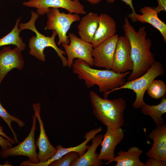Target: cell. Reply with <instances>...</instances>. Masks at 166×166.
Instances as JSON below:
<instances>
[{"mask_svg":"<svg viewBox=\"0 0 166 166\" xmlns=\"http://www.w3.org/2000/svg\"><path fill=\"white\" fill-rule=\"evenodd\" d=\"M0 135L2 136L5 138L9 140L13 144H15V141L14 139L8 136L4 132L3 127L0 125Z\"/></svg>","mask_w":166,"mask_h":166,"instance_id":"cell-31","label":"cell"},{"mask_svg":"<svg viewBox=\"0 0 166 166\" xmlns=\"http://www.w3.org/2000/svg\"><path fill=\"white\" fill-rule=\"evenodd\" d=\"M46 14V28L56 32L59 38L57 45L69 44L70 40L67 36V32L73 23L81 20L80 16L76 14L61 13L58 8H50Z\"/></svg>","mask_w":166,"mask_h":166,"instance_id":"cell-6","label":"cell"},{"mask_svg":"<svg viewBox=\"0 0 166 166\" xmlns=\"http://www.w3.org/2000/svg\"><path fill=\"white\" fill-rule=\"evenodd\" d=\"M145 164V166H165L166 162L160 160L155 158L149 157Z\"/></svg>","mask_w":166,"mask_h":166,"instance_id":"cell-28","label":"cell"},{"mask_svg":"<svg viewBox=\"0 0 166 166\" xmlns=\"http://www.w3.org/2000/svg\"><path fill=\"white\" fill-rule=\"evenodd\" d=\"M142 14L136 13V21L147 23L152 25L158 30L162 35L164 42H166V24L158 17L157 11L155 8L145 6L140 10Z\"/></svg>","mask_w":166,"mask_h":166,"instance_id":"cell-20","label":"cell"},{"mask_svg":"<svg viewBox=\"0 0 166 166\" xmlns=\"http://www.w3.org/2000/svg\"><path fill=\"white\" fill-rule=\"evenodd\" d=\"M164 69L160 62L155 61L147 71L139 77L132 81L125 82L122 86L104 93V98H107L112 92L123 89L132 90L136 94V98L132 103L135 109L141 108L145 103L144 100V93L152 81L156 77L162 76Z\"/></svg>","mask_w":166,"mask_h":166,"instance_id":"cell-5","label":"cell"},{"mask_svg":"<svg viewBox=\"0 0 166 166\" xmlns=\"http://www.w3.org/2000/svg\"><path fill=\"white\" fill-rule=\"evenodd\" d=\"M21 51L17 47L12 49L9 47H4L0 50V85L7 73L16 68L21 70L24 62Z\"/></svg>","mask_w":166,"mask_h":166,"instance_id":"cell-14","label":"cell"},{"mask_svg":"<svg viewBox=\"0 0 166 166\" xmlns=\"http://www.w3.org/2000/svg\"><path fill=\"white\" fill-rule=\"evenodd\" d=\"M69 44L61 43V46L65 50L67 56V66L72 67L75 58L83 60L91 67L94 66V61L92 56L93 47L91 43L85 41L77 36L74 33H69Z\"/></svg>","mask_w":166,"mask_h":166,"instance_id":"cell-7","label":"cell"},{"mask_svg":"<svg viewBox=\"0 0 166 166\" xmlns=\"http://www.w3.org/2000/svg\"><path fill=\"white\" fill-rule=\"evenodd\" d=\"M103 137L102 134L96 135L92 140V144L87 151L78 159L73 162L70 166H101L103 165L102 160H99V154L96 153L98 146L100 145Z\"/></svg>","mask_w":166,"mask_h":166,"instance_id":"cell-18","label":"cell"},{"mask_svg":"<svg viewBox=\"0 0 166 166\" xmlns=\"http://www.w3.org/2000/svg\"><path fill=\"white\" fill-rule=\"evenodd\" d=\"M116 32V24L113 18L106 14H101L98 26L91 43L94 47L114 36Z\"/></svg>","mask_w":166,"mask_h":166,"instance_id":"cell-17","label":"cell"},{"mask_svg":"<svg viewBox=\"0 0 166 166\" xmlns=\"http://www.w3.org/2000/svg\"><path fill=\"white\" fill-rule=\"evenodd\" d=\"M92 4H97L99 3L101 0H85Z\"/></svg>","mask_w":166,"mask_h":166,"instance_id":"cell-32","label":"cell"},{"mask_svg":"<svg viewBox=\"0 0 166 166\" xmlns=\"http://www.w3.org/2000/svg\"><path fill=\"white\" fill-rule=\"evenodd\" d=\"M77 27L80 38L91 43L99 24V15L90 12L83 17Z\"/></svg>","mask_w":166,"mask_h":166,"instance_id":"cell-19","label":"cell"},{"mask_svg":"<svg viewBox=\"0 0 166 166\" xmlns=\"http://www.w3.org/2000/svg\"><path fill=\"white\" fill-rule=\"evenodd\" d=\"M123 27L125 36L130 42L131 56L133 63L132 72L127 78V81H130L145 73L156 60L150 49L152 45L151 41L146 37L145 27H140L136 31L128 19L125 17Z\"/></svg>","mask_w":166,"mask_h":166,"instance_id":"cell-1","label":"cell"},{"mask_svg":"<svg viewBox=\"0 0 166 166\" xmlns=\"http://www.w3.org/2000/svg\"><path fill=\"white\" fill-rule=\"evenodd\" d=\"M12 165L9 163L8 161L5 162L4 164H0V166H12Z\"/></svg>","mask_w":166,"mask_h":166,"instance_id":"cell-33","label":"cell"},{"mask_svg":"<svg viewBox=\"0 0 166 166\" xmlns=\"http://www.w3.org/2000/svg\"><path fill=\"white\" fill-rule=\"evenodd\" d=\"M119 37L116 34L93 47L92 56L94 66L107 69H112L113 56Z\"/></svg>","mask_w":166,"mask_h":166,"instance_id":"cell-10","label":"cell"},{"mask_svg":"<svg viewBox=\"0 0 166 166\" xmlns=\"http://www.w3.org/2000/svg\"><path fill=\"white\" fill-rule=\"evenodd\" d=\"M115 0H106L107 2L109 3H113ZM123 2H124L126 4L128 5L130 8L132 10V12L131 14H129L127 16L130 18L133 22H136L135 14L136 12L134 10V8L132 3V0H121Z\"/></svg>","mask_w":166,"mask_h":166,"instance_id":"cell-27","label":"cell"},{"mask_svg":"<svg viewBox=\"0 0 166 166\" xmlns=\"http://www.w3.org/2000/svg\"><path fill=\"white\" fill-rule=\"evenodd\" d=\"M89 94L93 113L97 119L106 126L117 128L124 125L126 105L124 99L120 97L110 100L102 98L93 91Z\"/></svg>","mask_w":166,"mask_h":166,"instance_id":"cell-3","label":"cell"},{"mask_svg":"<svg viewBox=\"0 0 166 166\" xmlns=\"http://www.w3.org/2000/svg\"><path fill=\"white\" fill-rule=\"evenodd\" d=\"M37 119L35 115L32 116V126L27 137L18 145L13 147L2 150L0 152V156L2 158L6 159L10 156H23L27 157L29 158L28 160L32 163L39 162L35 141Z\"/></svg>","mask_w":166,"mask_h":166,"instance_id":"cell-8","label":"cell"},{"mask_svg":"<svg viewBox=\"0 0 166 166\" xmlns=\"http://www.w3.org/2000/svg\"><path fill=\"white\" fill-rule=\"evenodd\" d=\"M23 5L36 8L37 13L41 15L47 14L51 8L64 9L70 14L86 13L84 6L78 0H30L24 2Z\"/></svg>","mask_w":166,"mask_h":166,"instance_id":"cell-9","label":"cell"},{"mask_svg":"<svg viewBox=\"0 0 166 166\" xmlns=\"http://www.w3.org/2000/svg\"><path fill=\"white\" fill-rule=\"evenodd\" d=\"M102 130L101 127H99L86 132L84 137L85 139V140L81 143L75 147L65 148H63L61 145H58L56 147L57 150V152L53 157L47 161L38 163L29 162L28 165L29 166H48L52 162L59 159L66 154L71 152H78L80 156L84 154L85 151L89 147L90 145H87V143Z\"/></svg>","mask_w":166,"mask_h":166,"instance_id":"cell-15","label":"cell"},{"mask_svg":"<svg viewBox=\"0 0 166 166\" xmlns=\"http://www.w3.org/2000/svg\"><path fill=\"white\" fill-rule=\"evenodd\" d=\"M106 132L103 135L100 145L101 148L98 159L107 161L105 164L110 163L115 156V148L123 140L124 133L121 128H114L107 126Z\"/></svg>","mask_w":166,"mask_h":166,"instance_id":"cell-12","label":"cell"},{"mask_svg":"<svg viewBox=\"0 0 166 166\" xmlns=\"http://www.w3.org/2000/svg\"><path fill=\"white\" fill-rule=\"evenodd\" d=\"M160 103L156 105H149L145 104L141 109V113L148 115L153 119L156 126L165 123L163 115L166 113V98L165 95L163 97Z\"/></svg>","mask_w":166,"mask_h":166,"instance_id":"cell-22","label":"cell"},{"mask_svg":"<svg viewBox=\"0 0 166 166\" xmlns=\"http://www.w3.org/2000/svg\"><path fill=\"white\" fill-rule=\"evenodd\" d=\"M79 157L78 152H71L66 154L59 159L52 162L48 166H69Z\"/></svg>","mask_w":166,"mask_h":166,"instance_id":"cell-26","label":"cell"},{"mask_svg":"<svg viewBox=\"0 0 166 166\" xmlns=\"http://www.w3.org/2000/svg\"><path fill=\"white\" fill-rule=\"evenodd\" d=\"M31 18L28 22L19 24V28L22 30L25 29L30 30L36 34V35L32 37L29 40L30 54L40 61H45V57L44 54V49L47 47H50L55 50L60 57L63 66H67V59L64 56L65 54V51L59 49L55 42V38L57 35L56 32L54 30H53L52 34L50 37L45 36L39 33L35 25V22L39 15L33 11H31Z\"/></svg>","mask_w":166,"mask_h":166,"instance_id":"cell-4","label":"cell"},{"mask_svg":"<svg viewBox=\"0 0 166 166\" xmlns=\"http://www.w3.org/2000/svg\"><path fill=\"white\" fill-rule=\"evenodd\" d=\"M40 104L34 103L32 105L34 115L39 122L40 134L35 144L39 150L38 153L39 162H44L53 157L57 152L56 147H53L49 141L44 129V124L41 115Z\"/></svg>","mask_w":166,"mask_h":166,"instance_id":"cell-13","label":"cell"},{"mask_svg":"<svg viewBox=\"0 0 166 166\" xmlns=\"http://www.w3.org/2000/svg\"><path fill=\"white\" fill-rule=\"evenodd\" d=\"M158 2V5L155 9L158 13L161 11L166 12V0H157Z\"/></svg>","mask_w":166,"mask_h":166,"instance_id":"cell-30","label":"cell"},{"mask_svg":"<svg viewBox=\"0 0 166 166\" xmlns=\"http://www.w3.org/2000/svg\"><path fill=\"white\" fill-rule=\"evenodd\" d=\"M13 144L6 139L0 135V146L2 150H4L11 147Z\"/></svg>","mask_w":166,"mask_h":166,"instance_id":"cell-29","label":"cell"},{"mask_svg":"<svg viewBox=\"0 0 166 166\" xmlns=\"http://www.w3.org/2000/svg\"><path fill=\"white\" fill-rule=\"evenodd\" d=\"M133 67L129 42L125 36H119L113 56L112 70L117 73H123Z\"/></svg>","mask_w":166,"mask_h":166,"instance_id":"cell-11","label":"cell"},{"mask_svg":"<svg viewBox=\"0 0 166 166\" xmlns=\"http://www.w3.org/2000/svg\"><path fill=\"white\" fill-rule=\"evenodd\" d=\"M0 117L6 122L8 126L13 135L15 143H19L17 135L11 126V123L13 121L16 122L20 128L24 126L26 124L25 123L19 118L10 114L3 107L0 102Z\"/></svg>","mask_w":166,"mask_h":166,"instance_id":"cell-24","label":"cell"},{"mask_svg":"<svg viewBox=\"0 0 166 166\" xmlns=\"http://www.w3.org/2000/svg\"><path fill=\"white\" fill-rule=\"evenodd\" d=\"M148 136L153 140V144L146 156L166 162V124L157 126Z\"/></svg>","mask_w":166,"mask_h":166,"instance_id":"cell-16","label":"cell"},{"mask_svg":"<svg viewBox=\"0 0 166 166\" xmlns=\"http://www.w3.org/2000/svg\"><path fill=\"white\" fill-rule=\"evenodd\" d=\"M143 153V151L138 147L132 146L127 151L120 150L110 163L116 162L115 166H145L139 158Z\"/></svg>","mask_w":166,"mask_h":166,"instance_id":"cell-21","label":"cell"},{"mask_svg":"<svg viewBox=\"0 0 166 166\" xmlns=\"http://www.w3.org/2000/svg\"><path fill=\"white\" fill-rule=\"evenodd\" d=\"M21 19V17L18 18L14 27L10 32L0 39V46L12 44L16 45L21 51L25 49L26 45L23 42L22 38L19 36L22 30L18 27Z\"/></svg>","mask_w":166,"mask_h":166,"instance_id":"cell-23","label":"cell"},{"mask_svg":"<svg viewBox=\"0 0 166 166\" xmlns=\"http://www.w3.org/2000/svg\"><path fill=\"white\" fill-rule=\"evenodd\" d=\"M72 67L73 73L79 79L84 80L87 88L96 85L100 92L103 93L123 85L126 82V77L130 73L128 71L117 73L112 69H93L85 61L78 58L75 60Z\"/></svg>","mask_w":166,"mask_h":166,"instance_id":"cell-2","label":"cell"},{"mask_svg":"<svg viewBox=\"0 0 166 166\" xmlns=\"http://www.w3.org/2000/svg\"><path fill=\"white\" fill-rule=\"evenodd\" d=\"M147 91L151 97L158 99L165 96L166 93V85L163 80L155 79L149 85Z\"/></svg>","mask_w":166,"mask_h":166,"instance_id":"cell-25","label":"cell"}]
</instances>
